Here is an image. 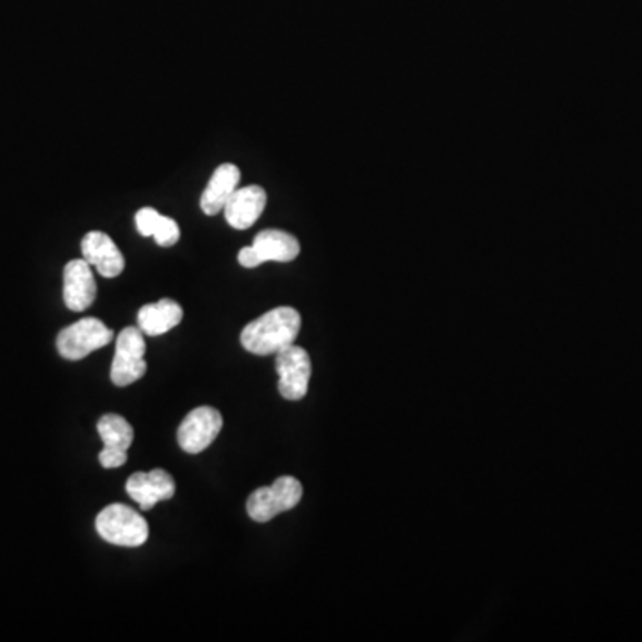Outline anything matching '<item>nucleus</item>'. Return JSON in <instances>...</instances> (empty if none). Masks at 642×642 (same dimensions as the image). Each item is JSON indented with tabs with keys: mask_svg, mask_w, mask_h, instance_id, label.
Instances as JSON below:
<instances>
[{
	"mask_svg": "<svg viewBox=\"0 0 642 642\" xmlns=\"http://www.w3.org/2000/svg\"><path fill=\"white\" fill-rule=\"evenodd\" d=\"M302 328V316L293 307H275L254 319L241 330V345L256 355L279 354L295 345Z\"/></svg>",
	"mask_w": 642,
	"mask_h": 642,
	"instance_id": "1",
	"label": "nucleus"
},
{
	"mask_svg": "<svg viewBox=\"0 0 642 642\" xmlns=\"http://www.w3.org/2000/svg\"><path fill=\"white\" fill-rule=\"evenodd\" d=\"M95 526L103 541L124 549H138L149 540V523L140 512L121 503H111L103 508L95 520Z\"/></svg>",
	"mask_w": 642,
	"mask_h": 642,
	"instance_id": "2",
	"label": "nucleus"
},
{
	"mask_svg": "<svg viewBox=\"0 0 642 642\" xmlns=\"http://www.w3.org/2000/svg\"><path fill=\"white\" fill-rule=\"evenodd\" d=\"M302 494H304V487L295 476H280L274 484L259 487L248 496V516L257 523L271 522L283 512L297 507Z\"/></svg>",
	"mask_w": 642,
	"mask_h": 642,
	"instance_id": "3",
	"label": "nucleus"
},
{
	"mask_svg": "<svg viewBox=\"0 0 642 642\" xmlns=\"http://www.w3.org/2000/svg\"><path fill=\"white\" fill-rule=\"evenodd\" d=\"M145 350L147 345L140 327H127L118 334L117 354L111 364V381L115 386H131L144 377L147 373Z\"/></svg>",
	"mask_w": 642,
	"mask_h": 642,
	"instance_id": "4",
	"label": "nucleus"
},
{
	"mask_svg": "<svg viewBox=\"0 0 642 642\" xmlns=\"http://www.w3.org/2000/svg\"><path fill=\"white\" fill-rule=\"evenodd\" d=\"M111 328L97 318H82L59 333L58 352L63 359L81 360L91 352L99 350L112 342Z\"/></svg>",
	"mask_w": 642,
	"mask_h": 642,
	"instance_id": "5",
	"label": "nucleus"
},
{
	"mask_svg": "<svg viewBox=\"0 0 642 642\" xmlns=\"http://www.w3.org/2000/svg\"><path fill=\"white\" fill-rule=\"evenodd\" d=\"M275 369L279 373V393L286 401L298 402L309 389L310 357L302 346L292 345L275 354Z\"/></svg>",
	"mask_w": 642,
	"mask_h": 642,
	"instance_id": "6",
	"label": "nucleus"
},
{
	"mask_svg": "<svg viewBox=\"0 0 642 642\" xmlns=\"http://www.w3.org/2000/svg\"><path fill=\"white\" fill-rule=\"evenodd\" d=\"M221 427H224V418H221L220 411L204 405L191 411L182 419L177 431V441H179L180 448L188 454H200L207 446L213 445Z\"/></svg>",
	"mask_w": 642,
	"mask_h": 642,
	"instance_id": "7",
	"label": "nucleus"
},
{
	"mask_svg": "<svg viewBox=\"0 0 642 642\" xmlns=\"http://www.w3.org/2000/svg\"><path fill=\"white\" fill-rule=\"evenodd\" d=\"M97 431L103 443L99 455L100 464L106 470L124 466L127 463V450L131 448L135 441L131 423L118 414H103L97 423Z\"/></svg>",
	"mask_w": 642,
	"mask_h": 642,
	"instance_id": "8",
	"label": "nucleus"
},
{
	"mask_svg": "<svg viewBox=\"0 0 642 642\" xmlns=\"http://www.w3.org/2000/svg\"><path fill=\"white\" fill-rule=\"evenodd\" d=\"M97 298V283L90 263L86 259H73L65 266L63 300L65 306L73 313L90 309Z\"/></svg>",
	"mask_w": 642,
	"mask_h": 642,
	"instance_id": "9",
	"label": "nucleus"
},
{
	"mask_svg": "<svg viewBox=\"0 0 642 642\" xmlns=\"http://www.w3.org/2000/svg\"><path fill=\"white\" fill-rule=\"evenodd\" d=\"M82 259L90 263L95 270L106 279H115L126 268V259L117 243L108 234L91 230L81 243Z\"/></svg>",
	"mask_w": 642,
	"mask_h": 642,
	"instance_id": "10",
	"label": "nucleus"
},
{
	"mask_svg": "<svg viewBox=\"0 0 642 642\" xmlns=\"http://www.w3.org/2000/svg\"><path fill=\"white\" fill-rule=\"evenodd\" d=\"M126 490L144 511H150L156 503L174 498L176 482L165 470H152L149 473L138 472L129 476Z\"/></svg>",
	"mask_w": 642,
	"mask_h": 642,
	"instance_id": "11",
	"label": "nucleus"
},
{
	"mask_svg": "<svg viewBox=\"0 0 642 642\" xmlns=\"http://www.w3.org/2000/svg\"><path fill=\"white\" fill-rule=\"evenodd\" d=\"M266 203H268V197L261 186H245V188L236 189L229 203L225 204V220L233 229H250L251 225L261 218Z\"/></svg>",
	"mask_w": 642,
	"mask_h": 642,
	"instance_id": "12",
	"label": "nucleus"
},
{
	"mask_svg": "<svg viewBox=\"0 0 642 642\" xmlns=\"http://www.w3.org/2000/svg\"><path fill=\"white\" fill-rule=\"evenodd\" d=\"M239 179H241V171L233 162H225L216 168L200 197L203 211L207 216L224 211L225 204L229 203V198L238 189Z\"/></svg>",
	"mask_w": 642,
	"mask_h": 642,
	"instance_id": "13",
	"label": "nucleus"
},
{
	"mask_svg": "<svg viewBox=\"0 0 642 642\" xmlns=\"http://www.w3.org/2000/svg\"><path fill=\"white\" fill-rule=\"evenodd\" d=\"M185 318V310L171 298H162V300L154 302L141 307L138 313V327L144 330L147 336H161V334L170 333L171 328Z\"/></svg>",
	"mask_w": 642,
	"mask_h": 642,
	"instance_id": "14",
	"label": "nucleus"
},
{
	"mask_svg": "<svg viewBox=\"0 0 642 642\" xmlns=\"http://www.w3.org/2000/svg\"><path fill=\"white\" fill-rule=\"evenodd\" d=\"M254 248L263 263H292L300 256V243L286 230L265 229L254 238Z\"/></svg>",
	"mask_w": 642,
	"mask_h": 642,
	"instance_id": "15",
	"label": "nucleus"
},
{
	"mask_svg": "<svg viewBox=\"0 0 642 642\" xmlns=\"http://www.w3.org/2000/svg\"><path fill=\"white\" fill-rule=\"evenodd\" d=\"M154 239L161 247H174L180 238L179 225L176 220H171L168 216H161L158 227L154 230Z\"/></svg>",
	"mask_w": 642,
	"mask_h": 642,
	"instance_id": "16",
	"label": "nucleus"
},
{
	"mask_svg": "<svg viewBox=\"0 0 642 642\" xmlns=\"http://www.w3.org/2000/svg\"><path fill=\"white\" fill-rule=\"evenodd\" d=\"M161 216V213L156 211L154 207H144V209H140V211L136 213V227H138V233L145 236V238L154 236V230L158 227Z\"/></svg>",
	"mask_w": 642,
	"mask_h": 642,
	"instance_id": "17",
	"label": "nucleus"
},
{
	"mask_svg": "<svg viewBox=\"0 0 642 642\" xmlns=\"http://www.w3.org/2000/svg\"><path fill=\"white\" fill-rule=\"evenodd\" d=\"M238 261L239 265L245 266V268H257V266L263 265L261 256L257 254L254 245H251V247H245L239 250Z\"/></svg>",
	"mask_w": 642,
	"mask_h": 642,
	"instance_id": "18",
	"label": "nucleus"
}]
</instances>
